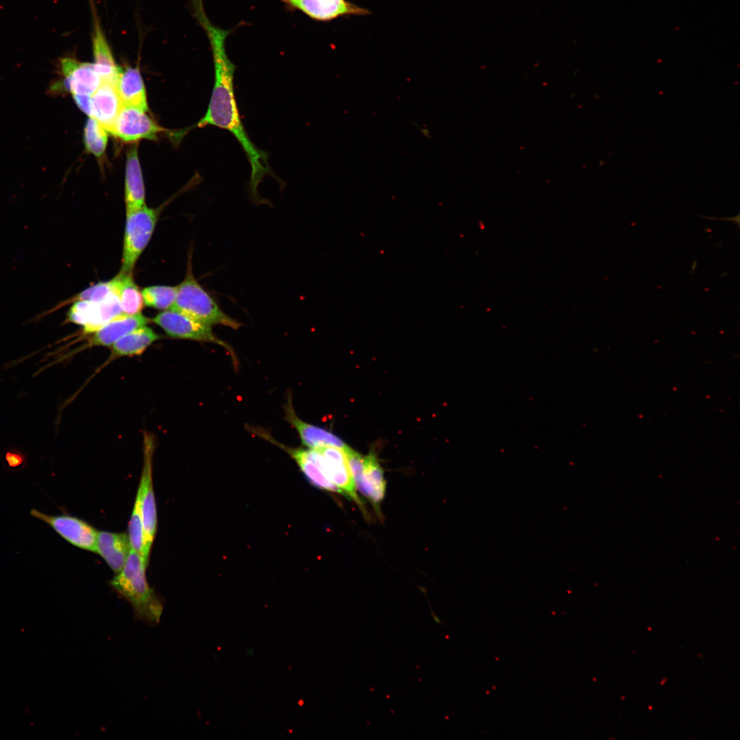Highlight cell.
Here are the masks:
<instances>
[{"label":"cell","instance_id":"6da1fadb","mask_svg":"<svg viewBox=\"0 0 740 740\" xmlns=\"http://www.w3.org/2000/svg\"><path fill=\"white\" fill-rule=\"evenodd\" d=\"M193 14L205 31L210 42L214 66V86L207 110L196 124L197 127L214 126L230 132L241 146L251 167L249 193L251 201L260 205L269 204L258 188L264 177L280 179L269 163V155L251 140L241 118L234 92V77L236 66L230 59L226 40L234 29H224L213 24L203 5L193 9Z\"/></svg>","mask_w":740,"mask_h":740},{"label":"cell","instance_id":"7a4b0ae2","mask_svg":"<svg viewBox=\"0 0 740 740\" xmlns=\"http://www.w3.org/2000/svg\"><path fill=\"white\" fill-rule=\"evenodd\" d=\"M147 565L131 548L124 567L110 581V585L130 604L137 619L154 626L160 621L163 604L147 581Z\"/></svg>","mask_w":740,"mask_h":740},{"label":"cell","instance_id":"3957f363","mask_svg":"<svg viewBox=\"0 0 740 740\" xmlns=\"http://www.w3.org/2000/svg\"><path fill=\"white\" fill-rule=\"evenodd\" d=\"M209 326L221 325L238 330L242 323L227 314L217 301L195 278L188 257L186 275L177 286L175 301L171 308Z\"/></svg>","mask_w":740,"mask_h":740},{"label":"cell","instance_id":"277c9868","mask_svg":"<svg viewBox=\"0 0 740 740\" xmlns=\"http://www.w3.org/2000/svg\"><path fill=\"white\" fill-rule=\"evenodd\" d=\"M158 215V210L146 206L136 210H126L120 273H132L136 261L151 238Z\"/></svg>","mask_w":740,"mask_h":740},{"label":"cell","instance_id":"5b68a950","mask_svg":"<svg viewBox=\"0 0 740 740\" xmlns=\"http://www.w3.org/2000/svg\"><path fill=\"white\" fill-rule=\"evenodd\" d=\"M58 66L59 77L49 87L51 95L65 91L72 95H92L101 83L93 63L66 56L60 58Z\"/></svg>","mask_w":740,"mask_h":740},{"label":"cell","instance_id":"8992f818","mask_svg":"<svg viewBox=\"0 0 740 740\" xmlns=\"http://www.w3.org/2000/svg\"><path fill=\"white\" fill-rule=\"evenodd\" d=\"M154 439L149 433L144 434L143 467L136 500L138 502L145 542L150 551L157 530V513L152 481V459Z\"/></svg>","mask_w":740,"mask_h":740},{"label":"cell","instance_id":"52a82bcc","mask_svg":"<svg viewBox=\"0 0 740 740\" xmlns=\"http://www.w3.org/2000/svg\"><path fill=\"white\" fill-rule=\"evenodd\" d=\"M152 321L171 337L214 343L231 354L233 352L230 345L217 336L211 326L179 311L168 309L158 313L152 319Z\"/></svg>","mask_w":740,"mask_h":740},{"label":"cell","instance_id":"ba28073f","mask_svg":"<svg viewBox=\"0 0 740 740\" xmlns=\"http://www.w3.org/2000/svg\"><path fill=\"white\" fill-rule=\"evenodd\" d=\"M123 314L119 299L114 292L99 303L85 300L73 301L67 312L66 321L81 325L84 332L91 334Z\"/></svg>","mask_w":740,"mask_h":740},{"label":"cell","instance_id":"9c48e42d","mask_svg":"<svg viewBox=\"0 0 740 740\" xmlns=\"http://www.w3.org/2000/svg\"><path fill=\"white\" fill-rule=\"evenodd\" d=\"M31 515L47 523L71 544L97 553L99 532L85 521L68 515L51 516L36 509L31 510Z\"/></svg>","mask_w":740,"mask_h":740},{"label":"cell","instance_id":"30bf717a","mask_svg":"<svg viewBox=\"0 0 740 740\" xmlns=\"http://www.w3.org/2000/svg\"><path fill=\"white\" fill-rule=\"evenodd\" d=\"M290 11L298 10L310 18L330 22L341 17L365 16L369 10L348 0H280Z\"/></svg>","mask_w":740,"mask_h":740},{"label":"cell","instance_id":"8fae6325","mask_svg":"<svg viewBox=\"0 0 740 740\" xmlns=\"http://www.w3.org/2000/svg\"><path fill=\"white\" fill-rule=\"evenodd\" d=\"M164 131L146 112L123 104L114 123L111 134L125 142L140 139L154 140Z\"/></svg>","mask_w":740,"mask_h":740},{"label":"cell","instance_id":"7c38bea8","mask_svg":"<svg viewBox=\"0 0 740 740\" xmlns=\"http://www.w3.org/2000/svg\"><path fill=\"white\" fill-rule=\"evenodd\" d=\"M316 449L326 476L341 490L342 494H345L362 507V503L356 491L344 449L335 447H321Z\"/></svg>","mask_w":740,"mask_h":740},{"label":"cell","instance_id":"4fadbf2b","mask_svg":"<svg viewBox=\"0 0 740 740\" xmlns=\"http://www.w3.org/2000/svg\"><path fill=\"white\" fill-rule=\"evenodd\" d=\"M91 8L93 16L92 40L94 67L101 82L116 85L119 66L115 63L111 49L97 18L92 1H91Z\"/></svg>","mask_w":740,"mask_h":740},{"label":"cell","instance_id":"5bb4252c","mask_svg":"<svg viewBox=\"0 0 740 740\" xmlns=\"http://www.w3.org/2000/svg\"><path fill=\"white\" fill-rule=\"evenodd\" d=\"M285 416L286 421L296 429L302 443L308 449L335 447L345 449L348 446L332 432L301 419L296 415L290 399L286 404Z\"/></svg>","mask_w":740,"mask_h":740},{"label":"cell","instance_id":"9a60e30c","mask_svg":"<svg viewBox=\"0 0 740 740\" xmlns=\"http://www.w3.org/2000/svg\"><path fill=\"white\" fill-rule=\"evenodd\" d=\"M92 116L111 133L123 106L116 85L101 82L91 95Z\"/></svg>","mask_w":740,"mask_h":740},{"label":"cell","instance_id":"2e32d148","mask_svg":"<svg viewBox=\"0 0 740 740\" xmlns=\"http://www.w3.org/2000/svg\"><path fill=\"white\" fill-rule=\"evenodd\" d=\"M148 322L149 319L140 313L121 314L92 332L88 345L110 347L121 337Z\"/></svg>","mask_w":740,"mask_h":740},{"label":"cell","instance_id":"e0dca14e","mask_svg":"<svg viewBox=\"0 0 740 740\" xmlns=\"http://www.w3.org/2000/svg\"><path fill=\"white\" fill-rule=\"evenodd\" d=\"M130 550V539L126 533L99 532L97 554L103 558L115 574L124 567Z\"/></svg>","mask_w":740,"mask_h":740},{"label":"cell","instance_id":"ac0fdd59","mask_svg":"<svg viewBox=\"0 0 740 740\" xmlns=\"http://www.w3.org/2000/svg\"><path fill=\"white\" fill-rule=\"evenodd\" d=\"M116 88L123 104L147 111L146 91L138 66H119Z\"/></svg>","mask_w":740,"mask_h":740},{"label":"cell","instance_id":"d6986e66","mask_svg":"<svg viewBox=\"0 0 740 740\" xmlns=\"http://www.w3.org/2000/svg\"><path fill=\"white\" fill-rule=\"evenodd\" d=\"M309 480L317 488L341 493V490L326 476L319 462V454L316 449L284 447Z\"/></svg>","mask_w":740,"mask_h":740},{"label":"cell","instance_id":"ffe728a7","mask_svg":"<svg viewBox=\"0 0 740 740\" xmlns=\"http://www.w3.org/2000/svg\"><path fill=\"white\" fill-rule=\"evenodd\" d=\"M145 186L137 147L134 146L127 153L125 185L126 210L142 208L145 206Z\"/></svg>","mask_w":740,"mask_h":740},{"label":"cell","instance_id":"44dd1931","mask_svg":"<svg viewBox=\"0 0 740 740\" xmlns=\"http://www.w3.org/2000/svg\"><path fill=\"white\" fill-rule=\"evenodd\" d=\"M160 338L147 325L140 327L121 337L110 346V358L140 355Z\"/></svg>","mask_w":740,"mask_h":740},{"label":"cell","instance_id":"7402d4cb","mask_svg":"<svg viewBox=\"0 0 740 740\" xmlns=\"http://www.w3.org/2000/svg\"><path fill=\"white\" fill-rule=\"evenodd\" d=\"M111 281L123 313L130 315L140 313L144 301L132 273H119Z\"/></svg>","mask_w":740,"mask_h":740},{"label":"cell","instance_id":"603a6c76","mask_svg":"<svg viewBox=\"0 0 740 740\" xmlns=\"http://www.w3.org/2000/svg\"><path fill=\"white\" fill-rule=\"evenodd\" d=\"M364 478L367 489V498L378 506L384 497L386 482L384 471L376 456L370 453L363 458Z\"/></svg>","mask_w":740,"mask_h":740},{"label":"cell","instance_id":"cb8c5ba5","mask_svg":"<svg viewBox=\"0 0 740 740\" xmlns=\"http://www.w3.org/2000/svg\"><path fill=\"white\" fill-rule=\"evenodd\" d=\"M86 149L97 157L104 153L108 143V132L93 117L88 119L84 133Z\"/></svg>","mask_w":740,"mask_h":740},{"label":"cell","instance_id":"d4e9b609","mask_svg":"<svg viewBox=\"0 0 740 740\" xmlns=\"http://www.w3.org/2000/svg\"><path fill=\"white\" fill-rule=\"evenodd\" d=\"M141 293L146 306L156 309L168 310L175 301L177 286H148L144 288Z\"/></svg>","mask_w":740,"mask_h":740},{"label":"cell","instance_id":"484cf974","mask_svg":"<svg viewBox=\"0 0 740 740\" xmlns=\"http://www.w3.org/2000/svg\"><path fill=\"white\" fill-rule=\"evenodd\" d=\"M344 451L356 489L367 498L368 492L364 478V457L349 446Z\"/></svg>","mask_w":740,"mask_h":740},{"label":"cell","instance_id":"4316f807","mask_svg":"<svg viewBox=\"0 0 740 740\" xmlns=\"http://www.w3.org/2000/svg\"><path fill=\"white\" fill-rule=\"evenodd\" d=\"M77 107L88 116H92L91 95H73Z\"/></svg>","mask_w":740,"mask_h":740}]
</instances>
